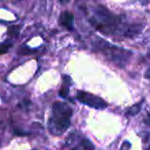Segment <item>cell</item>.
<instances>
[{"mask_svg": "<svg viewBox=\"0 0 150 150\" xmlns=\"http://www.w3.org/2000/svg\"><path fill=\"white\" fill-rule=\"evenodd\" d=\"M71 83L67 84V76H65L64 77V83H63L62 88H61L60 90V96L62 97V98H66L67 95H68L69 93V86H70Z\"/></svg>", "mask_w": 150, "mask_h": 150, "instance_id": "5", "label": "cell"}, {"mask_svg": "<svg viewBox=\"0 0 150 150\" xmlns=\"http://www.w3.org/2000/svg\"><path fill=\"white\" fill-rule=\"evenodd\" d=\"M11 45H13V44L8 41L0 43V54H5V52H8V50L11 47Z\"/></svg>", "mask_w": 150, "mask_h": 150, "instance_id": "7", "label": "cell"}, {"mask_svg": "<svg viewBox=\"0 0 150 150\" xmlns=\"http://www.w3.org/2000/svg\"><path fill=\"white\" fill-rule=\"evenodd\" d=\"M76 99L79 101L80 103L86 105V106L93 107L95 109H105L108 104L106 101H104L100 97H97L95 95L91 94V93H86L83 91H79L76 94Z\"/></svg>", "mask_w": 150, "mask_h": 150, "instance_id": "2", "label": "cell"}, {"mask_svg": "<svg viewBox=\"0 0 150 150\" xmlns=\"http://www.w3.org/2000/svg\"><path fill=\"white\" fill-rule=\"evenodd\" d=\"M131 143L129 142H125V143L121 145V148H120V150H129L131 149Z\"/></svg>", "mask_w": 150, "mask_h": 150, "instance_id": "8", "label": "cell"}, {"mask_svg": "<svg viewBox=\"0 0 150 150\" xmlns=\"http://www.w3.org/2000/svg\"><path fill=\"white\" fill-rule=\"evenodd\" d=\"M71 150H94V145L88 139H82L77 147L73 148Z\"/></svg>", "mask_w": 150, "mask_h": 150, "instance_id": "4", "label": "cell"}, {"mask_svg": "<svg viewBox=\"0 0 150 150\" xmlns=\"http://www.w3.org/2000/svg\"><path fill=\"white\" fill-rule=\"evenodd\" d=\"M141 104H142V103H139V104L132 106L131 108H129V110L127 111V115H135V114H137V113L140 111V109H141Z\"/></svg>", "mask_w": 150, "mask_h": 150, "instance_id": "6", "label": "cell"}, {"mask_svg": "<svg viewBox=\"0 0 150 150\" xmlns=\"http://www.w3.org/2000/svg\"><path fill=\"white\" fill-rule=\"evenodd\" d=\"M60 24L67 28L68 30H73V24H74V17L69 11H64L60 17Z\"/></svg>", "mask_w": 150, "mask_h": 150, "instance_id": "3", "label": "cell"}, {"mask_svg": "<svg viewBox=\"0 0 150 150\" xmlns=\"http://www.w3.org/2000/svg\"><path fill=\"white\" fill-rule=\"evenodd\" d=\"M72 108L64 102H54L52 107V114L48 119V131L52 135H62L71 123Z\"/></svg>", "mask_w": 150, "mask_h": 150, "instance_id": "1", "label": "cell"}, {"mask_svg": "<svg viewBox=\"0 0 150 150\" xmlns=\"http://www.w3.org/2000/svg\"><path fill=\"white\" fill-rule=\"evenodd\" d=\"M147 150H150V146H149V147H148V149Z\"/></svg>", "mask_w": 150, "mask_h": 150, "instance_id": "9", "label": "cell"}]
</instances>
